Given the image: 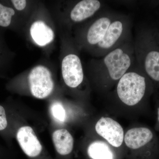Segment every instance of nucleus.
Returning <instances> with one entry per match:
<instances>
[{
  "label": "nucleus",
  "instance_id": "obj_1",
  "mask_svg": "<svg viewBox=\"0 0 159 159\" xmlns=\"http://www.w3.org/2000/svg\"><path fill=\"white\" fill-rule=\"evenodd\" d=\"M99 58L93 59L89 66L90 74L99 87L107 89L118 83L136 62L132 37Z\"/></svg>",
  "mask_w": 159,
  "mask_h": 159
},
{
  "label": "nucleus",
  "instance_id": "obj_2",
  "mask_svg": "<svg viewBox=\"0 0 159 159\" xmlns=\"http://www.w3.org/2000/svg\"><path fill=\"white\" fill-rule=\"evenodd\" d=\"M136 62L152 84L159 85V31L151 28L138 31L134 41Z\"/></svg>",
  "mask_w": 159,
  "mask_h": 159
},
{
  "label": "nucleus",
  "instance_id": "obj_3",
  "mask_svg": "<svg viewBox=\"0 0 159 159\" xmlns=\"http://www.w3.org/2000/svg\"><path fill=\"white\" fill-rule=\"evenodd\" d=\"M153 85L136 62L117 83L116 93L122 103L133 106L151 93Z\"/></svg>",
  "mask_w": 159,
  "mask_h": 159
},
{
  "label": "nucleus",
  "instance_id": "obj_4",
  "mask_svg": "<svg viewBox=\"0 0 159 159\" xmlns=\"http://www.w3.org/2000/svg\"><path fill=\"white\" fill-rule=\"evenodd\" d=\"M130 18L118 13L102 40L89 52L97 57L104 56L132 36Z\"/></svg>",
  "mask_w": 159,
  "mask_h": 159
},
{
  "label": "nucleus",
  "instance_id": "obj_5",
  "mask_svg": "<svg viewBox=\"0 0 159 159\" xmlns=\"http://www.w3.org/2000/svg\"><path fill=\"white\" fill-rule=\"evenodd\" d=\"M118 13L101 11L96 15L80 32L78 41L80 46L89 51L94 48L105 36L109 27Z\"/></svg>",
  "mask_w": 159,
  "mask_h": 159
},
{
  "label": "nucleus",
  "instance_id": "obj_6",
  "mask_svg": "<svg viewBox=\"0 0 159 159\" xmlns=\"http://www.w3.org/2000/svg\"><path fill=\"white\" fill-rule=\"evenodd\" d=\"M31 93L37 99L47 98L54 89L51 72L43 66H37L31 70L29 76Z\"/></svg>",
  "mask_w": 159,
  "mask_h": 159
},
{
  "label": "nucleus",
  "instance_id": "obj_7",
  "mask_svg": "<svg viewBox=\"0 0 159 159\" xmlns=\"http://www.w3.org/2000/svg\"><path fill=\"white\" fill-rule=\"evenodd\" d=\"M61 74L66 85L75 89L80 85L84 80V72L81 60L77 54H67L61 62Z\"/></svg>",
  "mask_w": 159,
  "mask_h": 159
},
{
  "label": "nucleus",
  "instance_id": "obj_8",
  "mask_svg": "<svg viewBox=\"0 0 159 159\" xmlns=\"http://www.w3.org/2000/svg\"><path fill=\"white\" fill-rule=\"evenodd\" d=\"M97 133L115 147L122 145L124 140V131L119 122L108 117H102L95 126Z\"/></svg>",
  "mask_w": 159,
  "mask_h": 159
},
{
  "label": "nucleus",
  "instance_id": "obj_9",
  "mask_svg": "<svg viewBox=\"0 0 159 159\" xmlns=\"http://www.w3.org/2000/svg\"><path fill=\"white\" fill-rule=\"evenodd\" d=\"M103 7V2L98 0L80 1L70 11V21L74 23L82 22L94 17L102 10Z\"/></svg>",
  "mask_w": 159,
  "mask_h": 159
},
{
  "label": "nucleus",
  "instance_id": "obj_10",
  "mask_svg": "<svg viewBox=\"0 0 159 159\" xmlns=\"http://www.w3.org/2000/svg\"><path fill=\"white\" fill-rule=\"evenodd\" d=\"M16 139L24 152L30 157H37L42 150V146L30 126H23L16 134Z\"/></svg>",
  "mask_w": 159,
  "mask_h": 159
},
{
  "label": "nucleus",
  "instance_id": "obj_11",
  "mask_svg": "<svg viewBox=\"0 0 159 159\" xmlns=\"http://www.w3.org/2000/svg\"><path fill=\"white\" fill-rule=\"evenodd\" d=\"M154 135L150 129L145 127H135L129 129L124 136V142L128 148L139 149L151 144Z\"/></svg>",
  "mask_w": 159,
  "mask_h": 159
},
{
  "label": "nucleus",
  "instance_id": "obj_12",
  "mask_svg": "<svg viewBox=\"0 0 159 159\" xmlns=\"http://www.w3.org/2000/svg\"><path fill=\"white\" fill-rule=\"evenodd\" d=\"M30 34L34 42L40 46H45L54 39L53 30L42 21H36L30 28Z\"/></svg>",
  "mask_w": 159,
  "mask_h": 159
},
{
  "label": "nucleus",
  "instance_id": "obj_13",
  "mask_svg": "<svg viewBox=\"0 0 159 159\" xmlns=\"http://www.w3.org/2000/svg\"><path fill=\"white\" fill-rule=\"evenodd\" d=\"M52 138L58 153L61 155H66L71 153L74 148V140L68 131L66 129L55 131Z\"/></svg>",
  "mask_w": 159,
  "mask_h": 159
},
{
  "label": "nucleus",
  "instance_id": "obj_14",
  "mask_svg": "<svg viewBox=\"0 0 159 159\" xmlns=\"http://www.w3.org/2000/svg\"><path fill=\"white\" fill-rule=\"evenodd\" d=\"M88 154L92 159H114L113 152L106 143L95 141L88 148Z\"/></svg>",
  "mask_w": 159,
  "mask_h": 159
},
{
  "label": "nucleus",
  "instance_id": "obj_15",
  "mask_svg": "<svg viewBox=\"0 0 159 159\" xmlns=\"http://www.w3.org/2000/svg\"><path fill=\"white\" fill-rule=\"evenodd\" d=\"M16 10L11 6L0 2V27L9 28L14 21Z\"/></svg>",
  "mask_w": 159,
  "mask_h": 159
},
{
  "label": "nucleus",
  "instance_id": "obj_16",
  "mask_svg": "<svg viewBox=\"0 0 159 159\" xmlns=\"http://www.w3.org/2000/svg\"><path fill=\"white\" fill-rule=\"evenodd\" d=\"M11 56V53L6 48L2 39L0 36V72L5 68Z\"/></svg>",
  "mask_w": 159,
  "mask_h": 159
},
{
  "label": "nucleus",
  "instance_id": "obj_17",
  "mask_svg": "<svg viewBox=\"0 0 159 159\" xmlns=\"http://www.w3.org/2000/svg\"><path fill=\"white\" fill-rule=\"evenodd\" d=\"M53 117L59 122H64L66 119V111L62 104L59 102H54L51 107Z\"/></svg>",
  "mask_w": 159,
  "mask_h": 159
},
{
  "label": "nucleus",
  "instance_id": "obj_18",
  "mask_svg": "<svg viewBox=\"0 0 159 159\" xmlns=\"http://www.w3.org/2000/svg\"><path fill=\"white\" fill-rule=\"evenodd\" d=\"M11 4V7L15 10L18 11H21L25 8L27 5V1L25 0H11L9 2Z\"/></svg>",
  "mask_w": 159,
  "mask_h": 159
},
{
  "label": "nucleus",
  "instance_id": "obj_19",
  "mask_svg": "<svg viewBox=\"0 0 159 159\" xmlns=\"http://www.w3.org/2000/svg\"><path fill=\"white\" fill-rule=\"evenodd\" d=\"M8 125L6 111L2 106L0 105V131L4 130Z\"/></svg>",
  "mask_w": 159,
  "mask_h": 159
},
{
  "label": "nucleus",
  "instance_id": "obj_20",
  "mask_svg": "<svg viewBox=\"0 0 159 159\" xmlns=\"http://www.w3.org/2000/svg\"><path fill=\"white\" fill-rule=\"evenodd\" d=\"M157 121L159 124V107L157 110Z\"/></svg>",
  "mask_w": 159,
  "mask_h": 159
},
{
  "label": "nucleus",
  "instance_id": "obj_21",
  "mask_svg": "<svg viewBox=\"0 0 159 159\" xmlns=\"http://www.w3.org/2000/svg\"></svg>",
  "mask_w": 159,
  "mask_h": 159
}]
</instances>
